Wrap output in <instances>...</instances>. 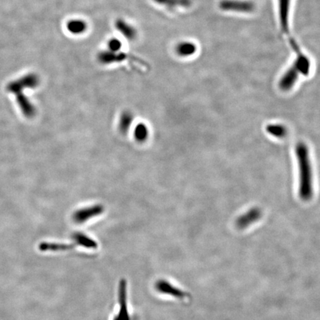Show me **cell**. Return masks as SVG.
Returning <instances> with one entry per match:
<instances>
[{"label":"cell","mask_w":320,"mask_h":320,"mask_svg":"<svg viewBox=\"0 0 320 320\" xmlns=\"http://www.w3.org/2000/svg\"><path fill=\"white\" fill-rule=\"evenodd\" d=\"M133 120V117L131 113L129 112V111H125V112L122 113L120 119H119V130L122 133H126L128 131L130 125H131Z\"/></svg>","instance_id":"cell-16"},{"label":"cell","mask_w":320,"mask_h":320,"mask_svg":"<svg viewBox=\"0 0 320 320\" xmlns=\"http://www.w3.org/2000/svg\"><path fill=\"white\" fill-rule=\"evenodd\" d=\"M134 138L140 143L145 142L149 138V131L148 127L144 123H139L134 129Z\"/></svg>","instance_id":"cell-18"},{"label":"cell","mask_w":320,"mask_h":320,"mask_svg":"<svg viewBox=\"0 0 320 320\" xmlns=\"http://www.w3.org/2000/svg\"><path fill=\"white\" fill-rule=\"evenodd\" d=\"M114 27L118 32L127 40L133 41L138 37V32L136 28L131 23L124 19H117L114 22Z\"/></svg>","instance_id":"cell-6"},{"label":"cell","mask_w":320,"mask_h":320,"mask_svg":"<svg viewBox=\"0 0 320 320\" xmlns=\"http://www.w3.org/2000/svg\"><path fill=\"white\" fill-rule=\"evenodd\" d=\"M296 154L299 164V197L304 201H308L313 197V181L309 151L305 143L299 142L297 145Z\"/></svg>","instance_id":"cell-1"},{"label":"cell","mask_w":320,"mask_h":320,"mask_svg":"<svg viewBox=\"0 0 320 320\" xmlns=\"http://www.w3.org/2000/svg\"><path fill=\"white\" fill-rule=\"evenodd\" d=\"M152 1L158 6L171 9V10L178 9V8L188 9L192 6L193 3L192 0H152Z\"/></svg>","instance_id":"cell-13"},{"label":"cell","mask_w":320,"mask_h":320,"mask_svg":"<svg viewBox=\"0 0 320 320\" xmlns=\"http://www.w3.org/2000/svg\"><path fill=\"white\" fill-rule=\"evenodd\" d=\"M17 98V104L21 110L22 114L27 118H32L36 114V108L31 104V102L23 95L22 92L14 93Z\"/></svg>","instance_id":"cell-11"},{"label":"cell","mask_w":320,"mask_h":320,"mask_svg":"<svg viewBox=\"0 0 320 320\" xmlns=\"http://www.w3.org/2000/svg\"><path fill=\"white\" fill-rule=\"evenodd\" d=\"M122 294H121V302H122V306H121L120 312L118 314L117 317L115 320H129L128 312H127L126 303H125V289L121 290Z\"/></svg>","instance_id":"cell-20"},{"label":"cell","mask_w":320,"mask_h":320,"mask_svg":"<svg viewBox=\"0 0 320 320\" xmlns=\"http://www.w3.org/2000/svg\"><path fill=\"white\" fill-rule=\"evenodd\" d=\"M267 133L275 138H285L288 134V130L284 125L280 124H270L266 128Z\"/></svg>","instance_id":"cell-15"},{"label":"cell","mask_w":320,"mask_h":320,"mask_svg":"<svg viewBox=\"0 0 320 320\" xmlns=\"http://www.w3.org/2000/svg\"><path fill=\"white\" fill-rule=\"evenodd\" d=\"M39 83V79L37 76L33 74L28 75L24 76L21 79H17L14 82H11L7 86V90L11 93H16V92H22L23 89L26 87H36Z\"/></svg>","instance_id":"cell-5"},{"label":"cell","mask_w":320,"mask_h":320,"mask_svg":"<svg viewBox=\"0 0 320 320\" xmlns=\"http://www.w3.org/2000/svg\"><path fill=\"white\" fill-rule=\"evenodd\" d=\"M197 51V44L191 41H180L174 47L175 53L178 57L181 58L192 57L196 54Z\"/></svg>","instance_id":"cell-12"},{"label":"cell","mask_w":320,"mask_h":320,"mask_svg":"<svg viewBox=\"0 0 320 320\" xmlns=\"http://www.w3.org/2000/svg\"><path fill=\"white\" fill-rule=\"evenodd\" d=\"M157 289L161 292L165 293V294H172V295L178 297V298L182 299L186 297V294L184 292H182L181 290L171 286L167 282H160L157 284Z\"/></svg>","instance_id":"cell-14"},{"label":"cell","mask_w":320,"mask_h":320,"mask_svg":"<svg viewBox=\"0 0 320 320\" xmlns=\"http://www.w3.org/2000/svg\"><path fill=\"white\" fill-rule=\"evenodd\" d=\"M261 216H262V211L259 208L256 207V208H251L237 219L236 225L240 229L246 228L251 224L259 220Z\"/></svg>","instance_id":"cell-7"},{"label":"cell","mask_w":320,"mask_h":320,"mask_svg":"<svg viewBox=\"0 0 320 320\" xmlns=\"http://www.w3.org/2000/svg\"><path fill=\"white\" fill-rule=\"evenodd\" d=\"M126 58L125 54L119 52V53H114L110 52L108 49L101 51L97 55V60L100 64L103 65H110L115 64V63H120Z\"/></svg>","instance_id":"cell-9"},{"label":"cell","mask_w":320,"mask_h":320,"mask_svg":"<svg viewBox=\"0 0 320 320\" xmlns=\"http://www.w3.org/2000/svg\"><path fill=\"white\" fill-rule=\"evenodd\" d=\"M291 2V0H278L279 15H280V26H281L282 31L287 36L291 48H294L298 44L290 33L289 14Z\"/></svg>","instance_id":"cell-2"},{"label":"cell","mask_w":320,"mask_h":320,"mask_svg":"<svg viewBox=\"0 0 320 320\" xmlns=\"http://www.w3.org/2000/svg\"><path fill=\"white\" fill-rule=\"evenodd\" d=\"M219 8L224 11L238 13H251L256 9L254 2L249 0H222Z\"/></svg>","instance_id":"cell-3"},{"label":"cell","mask_w":320,"mask_h":320,"mask_svg":"<svg viewBox=\"0 0 320 320\" xmlns=\"http://www.w3.org/2000/svg\"><path fill=\"white\" fill-rule=\"evenodd\" d=\"M76 243L80 246L86 247V248H95L97 247L96 242L94 241L88 237L83 235V234L76 233L73 237Z\"/></svg>","instance_id":"cell-17"},{"label":"cell","mask_w":320,"mask_h":320,"mask_svg":"<svg viewBox=\"0 0 320 320\" xmlns=\"http://www.w3.org/2000/svg\"><path fill=\"white\" fill-rule=\"evenodd\" d=\"M66 29L74 36H81L87 32L88 30V23L84 19H71L67 22Z\"/></svg>","instance_id":"cell-10"},{"label":"cell","mask_w":320,"mask_h":320,"mask_svg":"<svg viewBox=\"0 0 320 320\" xmlns=\"http://www.w3.org/2000/svg\"><path fill=\"white\" fill-rule=\"evenodd\" d=\"M104 211V207L101 205H95L78 210L73 215V219L77 223H84L92 218L102 214Z\"/></svg>","instance_id":"cell-4"},{"label":"cell","mask_w":320,"mask_h":320,"mask_svg":"<svg viewBox=\"0 0 320 320\" xmlns=\"http://www.w3.org/2000/svg\"><path fill=\"white\" fill-rule=\"evenodd\" d=\"M122 42L117 37H112L108 39L107 42V49L114 53H119L122 51Z\"/></svg>","instance_id":"cell-19"},{"label":"cell","mask_w":320,"mask_h":320,"mask_svg":"<svg viewBox=\"0 0 320 320\" xmlns=\"http://www.w3.org/2000/svg\"><path fill=\"white\" fill-rule=\"evenodd\" d=\"M299 74V72L297 68L294 65H292V66L288 68L280 79V82H279L280 89L284 92H288V90H291L297 82Z\"/></svg>","instance_id":"cell-8"}]
</instances>
